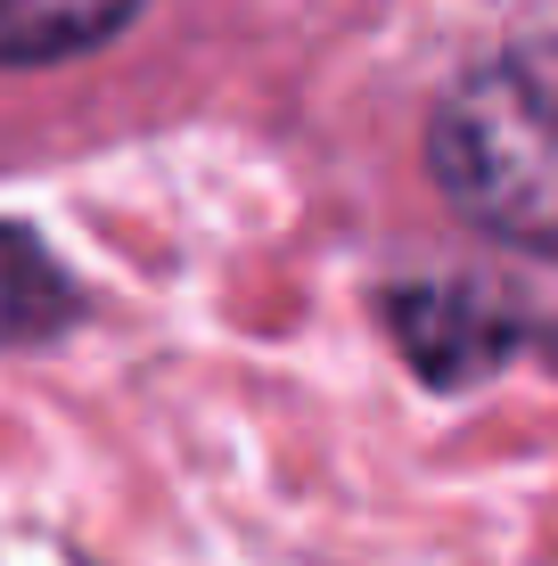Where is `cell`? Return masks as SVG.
<instances>
[{"instance_id": "cell-1", "label": "cell", "mask_w": 558, "mask_h": 566, "mask_svg": "<svg viewBox=\"0 0 558 566\" xmlns=\"http://www.w3.org/2000/svg\"><path fill=\"white\" fill-rule=\"evenodd\" d=\"M428 172L476 230L558 255V42L476 57L428 115Z\"/></svg>"}, {"instance_id": "cell-2", "label": "cell", "mask_w": 558, "mask_h": 566, "mask_svg": "<svg viewBox=\"0 0 558 566\" xmlns=\"http://www.w3.org/2000/svg\"><path fill=\"white\" fill-rule=\"evenodd\" d=\"M387 321H394V345L428 369L435 386H468V378H485V369H502L509 354H558L550 312L509 296V287H493V280L394 287Z\"/></svg>"}, {"instance_id": "cell-3", "label": "cell", "mask_w": 558, "mask_h": 566, "mask_svg": "<svg viewBox=\"0 0 558 566\" xmlns=\"http://www.w3.org/2000/svg\"><path fill=\"white\" fill-rule=\"evenodd\" d=\"M140 0H0V66H57L131 25Z\"/></svg>"}, {"instance_id": "cell-4", "label": "cell", "mask_w": 558, "mask_h": 566, "mask_svg": "<svg viewBox=\"0 0 558 566\" xmlns=\"http://www.w3.org/2000/svg\"><path fill=\"white\" fill-rule=\"evenodd\" d=\"M74 321V280L42 255L33 230L0 222V345H42Z\"/></svg>"}]
</instances>
